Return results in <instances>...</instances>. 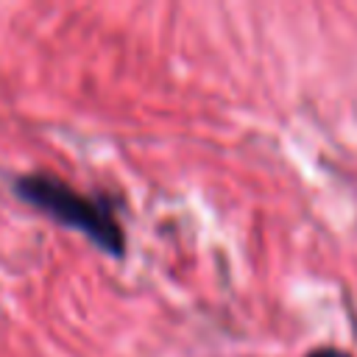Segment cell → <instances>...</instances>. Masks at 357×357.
<instances>
[{
  "instance_id": "1",
  "label": "cell",
  "mask_w": 357,
  "mask_h": 357,
  "mask_svg": "<svg viewBox=\"0 0 357 357\" xmlns=\"http://www.w3.org/2000/svg\"><path fill=\"white\" fill-rule=\"evenodd\" d=\"M14 192L42 215L53 218L56 223L81 231L106 254H123L126 234L114 212V204H109L106 198L78 192L73 184L45 173L20 176Z\"/></svg>"
},
{
  "instance_id": "2",
  "label": "cell",
  "mask_w": 357,
  "mask_h": 357,
  "mask_svg": "<svg viewBox=\"0 0 357 357\" xmlns=\"http://www.w3.org/2000/svg\"><path fill=\"white\" fill-rule=\"evenodd\" d=\"M307 357H349V354L340 351V349H315V351H310Z\"/></svg>"
}]
</instances>
